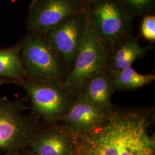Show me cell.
I'll list each match as a JSON object with an SVG mask.
<instances>
[{
    "mask_svg": "<svg viewBox=\"0 0 155 155\" xmlns=\"http://www.w3.org/2000/svg\"><path fill=\"white\" fill-rule=\"evenodd\" d=\"M150 115L136 110L110 111L89 132L72 136L75 155H155Z\"/></svg>",
    "mask_w": 155,
    "mask_h": 155,
    "instance_id": "1",
    "label": "cell"
},
{
    "mask_svg": "<svg viewBox=\"0 0 155 155\" xmlns=\"http://www.w3.org/2000/svg\"><path fill=\"white\" fill-rule=\"evenodd\" d=\"M108 48L95 32L88 14L82 42L74 59L72 70L63 83L68 94L79 93L90 78L106 70L110 58Z\"/></svg>",
    "mask_w": 155,
    "mask_h": 155,
    "instance_id": "2",
    "label": "cell"
},
{
    "mask_svg": "<svg viewBox=\"0 0 155 155\" xmlns=\"http://www.w3.org/2000/svg\"><path fill=\"white\" fill-rule=\"evenodd\" d=\"M25 98H0V152L30 144L41 130L36 116L26 113Z\"/></svg>",
    "mask_w": 155,
    "mask_h": 155,
    "instance_id": "3",
    "label": "cell"
},
{
    "mask_svg": "<svg viewBox=\"0 0 155 155\" xmlns=\"http://www.w3.org/2000/svg\"><path fill=\"white\" fill-rule=\"evenodd\" d=\"M19 45L26 77L61 82L66 63L45 35L29 32Z\"/></svg>",
    "mask_w": 155,
    "mask_h": 155,
    "instance_id": "4",
    "label": "cell"
},
{
    "mask_svg": "<svg viewBox=\"0 0 155 155\" xmlns=\"http://www.w3.org/2000/svg\"><path fill=\"white\" fill-rule=\"evenodd\" d=\"M27 92L33 110L47 122L61 119L71 102L63 83L25 77L14 81Z\"/></svg>",
    "mask_w": 155,
    "mask_h": 155,
    "instance_id": "5",
    "label": "cell"
},
{
    "mask_svg": "<svg viewBox=\"0 0 155 155\" xmlns=\"http://www.w3.org/2000/svg\"><path fill=\"white\" fill-rule=\"evenodd\" d=\"M89 19L95 32L109 48L125 38L130 27V15L113 0H97L90 4Z\"/></svg>",
    "mask_w": 155,
    "mask_h": 155,
    "instance_id": "6",
    "label": "cell"
},
{
    "mask_svg": "<svg viewBox=\"0 0 155 155\" xmlns=\"http://www.w3.org/2000/svg\"><path fill=\"white\" fill-rule=\"evenodd\" d=\"M87 17V10L71 15L45 35L66 64L74 62L84 38Z\"/></svg>",
    "mask_w": 155,
    "mask_h": 155,
    "instance_id": "7",
    "label": "cell"
},
{
    "mask_svg": "<svg viewBox=\"0 0 155 155\" xmlns=\"http://www.w3.org/2000/svg\"><path fill=\"white\" fill-rule=\"evenodd\" d=\"M83 4L79 0H38L29 8V32L45 35L68 17L86 11Z\"/></svg>",
    "mask_w": 155,
    "mask_h": 155,
    "instance_id": "8",
    "label": "cell"
},
{
    "mask_svg": "<svg viewBox=\"0 0 155 155\" xmlns=\"http://www.w3.org/2000/svg\"><path fill=\"white\" fill-rule=\"evenodd\" d=\"M109 113L98 109L79 93L61 120L67 131L75 136L99 127L105 121Z\"/></svg>",
    "mask_w": 155,
    "mask_h": 155,
    "instance_id": "9",
    "label": "cell"
},
{
    "mask_svg": "<svg viewBox=\"0 0 155 155\" xmlns=\"http://www.w3.org/2000/svg\"><path fill=\"white\" fill-rule=\"evenodd\" d=\"M38 155H72V144L64 133L56 129L40 130L29 144Z\"/></svg>",
    "mask_w": 155,
    "mask_h": 155,
    "instance_id": "10",
    "label": "cell"
},
{
    "mask_svg": "<svg viewBox=\"0 0 155 155\" xmlns=\"http://www.w3.org/2000/svg\"><path fill=\"white\" fill-rule=\"evenodd\" d=\"M113 90L111 78L105 70L90 78L79 93L98 109L109 113Z\"/></svg>",
    "mask_w": 155,
    "mask_h": 155,
    "instance_id": "11",
    "label": "cell"
},
{
    "mask_svg": "<svg viewBox=\"0 0 155 155\" xmlns=\"http://www.w3.org/2000/svg\"><path fill=\"white\" fill-rule=\"evenodd\" d=\"M115 52L109 58L110 70L118 71L131 67L134 61L142 58L150 47H143L134 38H124L117 44Z\"/></svg>",
    "mask_w": 155,
    "mask_h": 155,
    "instance_id": "12",
    "label": "cell"
},
{
    "mask_svg": "<svg viewBox=\"0 0 155 155\" xmlns=\"http://www.w3.org/2000/svg\"><path fill=\"white\" fill-rule=\"evenodd\" d=\"M114 90H130L139 89L152 83L155 79L154 74L144 75L136 72L132 67L118 71L110 70Z\"/></svg>",
    "mask_w": 155,
    "mask_h": 155,
    "instance_id": "13",
    "label": "cell"
},
{
    "mask_svg": "<svg viewBox=\"0 0 155 155\" xmlns=\"http://www.w3.org/2000/svg\"><path fill=\"white\" fill-rule=\"evenodd\" d=\"M26 77L20 56V47L0 50V78L14 81Z\"/></svg>",
    "mask_w": 155,
    "mask_h": 155,
    "instance_id": "14",
    "label": "cell"
},
{
    "mask_svg": "<svg viewBox=\"0 0 155 155\" xmlns=\"http://www.w3.org/2000/svg\"><path fill=\"white\" fill-rule=\"evenodd\" d=\"M118 2L129 13L142 15L153 7L155 0H117Z\"/></svg>",
    "mask_w": 155,
    "mask_h": 155,
    "instance_id": "15",
    "label": "cell"
},
{
    "mask_svg": "<svg viewBox=\"0 0 155 155\" xmlns=\"http://www.w3.org/2000/svg\"><path fill=\"white\" fill-rule=\"evenodd\" d=\"M141 32L145 39L149 41L155 40V16L147 15L143 20L141 25Z\"/></svg>",
    "mask_w": 155,
    "mask_h": 155,
    "instance_id": "16",
    "label": "cell"
},
{
    "mask_svg": "<svg viewBox=\"0 0 155 155\" xmlns=\"http://www.w3.org/2000/svg\"><path fill=\"white\" fill-rule=\"evenodd\" d=\"M81 2H82V3L83 2H85V3H87V4H90L91 3H93L95 1H97V0H79Z\"/></svg>",
    "mask_w": 155,
    "mask_h": 155,
    "instance_id": "17",
    "label": "cell"
},
{
    "mask_svg": "<svg viewBox=\"0 0 155 155\" xmlns=\"http://www.w3.org/2000/svg\"><path fill=\"white\" fill-rule=\"evenodd\" d=\"M7 82V79L0 78V86H1L3 83H5Z\"/></svg>",
    "mask_w": 155,
    "mask_h": 155,
    "instance_id": "18",
    "label": "cell"
},
{
    "mask_svg": "<svg viewBox=\"0 0 155 155\" xmlns=\"http://www.w3.org/2000/svg\"><path fill=\"white\" fill-rule=\"evenodd\" d=\"M38 1V0H31V4H30V6H29V8H31Z\"/></svg>",
    "mask_w": 155,
    "mask_h": 155,
    "instance_id": "19",
    "label": "cell"
},
{
    "mask_svg": "<svg viewBox=\"0 0 155 155\" xmlns=\"http://www.w3.org/2000/svg\"><path fill=\"white\" fill-rule=\"evenodd\" d=\"M36 155V153H34V152H33V153H32V154H31V155Z\"/></svg>",
    "mask_w": 155,
    "mask_h": 155,
    "instance_id": "20",
    "label": "cell"
},
{
    "mask_svg": "<svg viewBox=\"0 0 155 155\" xmlns=\"http://www.w3.org/2000/svg\"><path fill=\"white\" fill-rule=\"evenodd\" d=\"M15 155V154H14V155H11V154H9V155Z\"/></svg>",
    "mask_w": 155,
    "mask_h": 155,
    "instance_id": "21",
    "label": "cell"
}]
</instances>
